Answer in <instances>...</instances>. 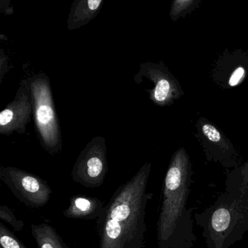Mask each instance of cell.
Wrapping results in <instances>:
<instances>
[{
	"instance_id": "cell-1",
	"label": "cell",
	"mask_w": 248,
	"mask_h": 248,
	"mask_svg": "<svg viewBox=\"0 0 248 248\" xmlns=\"http://www.w3.org/2000/svg\"><path fill=\"white\" fill-rule=\"evenodd\" d=\"M151 165L147 163L119 186L97 219L99 248H144L147 233V183Z\"/></svg>"
},
{
	"instance_id": "cell-2",
	"label": "cell",
	"mask_w": 248,
	"mask_h": 248,
	"mask_svg": "<svg viewBox=\"0 0 248 248\" xmlns=\"http://www.w3.org/2000/svg\"><path fill=\"white\" fill-rule=\"evenodd\" d=\"M189 157L183 149L170 162L165 179L163 203L157 224L159 248H192L197 242L193 209H187L190 179Z\"/></svg>"
},
{
	"instance_id": "cell-3",
	"label": "cell",
	"mask_w": 248,
	"mask_h": 248,
	"mask_svg": "<svg viewBox=\"0 0 248 248\" xmlns=\"http://www.w3.org/2000/svg\"><path fill=\"white\" fill-rule=\"evenodd\" d=\"M202 229L207 248H230L248 231V217L230 195L220 197L210 208L195 215Z\"/></svg>"
},
{
	"instance_id": "cell-4",
	"label": "cell",
	"mask_w": 248,
	"mask_h": 248,
	"mask_svg": "<svg viewBox=\"0 0 248 248\" xmlns=\"http://www.w3.org/2000/svg\"><path fill=\"white\" fill-rule=\"evenodd\" d=\"M35 126L42 147L51 155L62 150V137L49 77L38 73L30 77Z\"/></svg>"
},
{
	"instance_id": "cell-5",
	"label": "cell",
	"mask_w": 248,
	"mask_h": 248,
	"mask_svg": "<svg viewBox=\"0 0 248 248\" xmlns=\"http://www.w3.org/2000/svg\"><path fill=\"white\" fill-rule=\"evenodd\" d=\"M0 179L19 201L29 208L45 206L52 193L46 181L13 166H1Z\"/></svg>"
},
{
	"instance_id": "cell-6",
	"label": "cell",
	"mask_w": 248,
	"mask_h": 248,
	"mask_svg": "<svg viewBox=\"0 0 248 248\" xmlns=\"http://www.w3.org/2000/svg\"><path fill=\"white\" fill-rule=\"evenodd\" d=\"M106 139L93 137L82 150L71 170L76 183L87 188H98L104 182L108 168Z\"/></svg>"
},
{
	"instance_id": "cell-7",
	"label": "cell",
	"mask_w": 248,
	"mask_h": 248,
	"mask_svg": "<svg viewBox=\"0 0 248 248\" xmlns=\"http://www.w3.org/2000/svg\"><path fill=\"white\" fill-rule=\"evenodd\" d=\"M33 114L30 77L21 80L14 99L0 113V134L9 136L13 133L23 134Z\"/></svg>"
},
{
	"instance_id": "cell-8",
	"label": "cell",
	"mask_w": 248,
	"mask_h": 248,
	"mask_svg": "<svg viewBox=\"0 0 248 248\" xmlns=\"http://www.w3.org/2000/svg\"><path fill=\"white\" fill-rule=\"evenodd\" d=\"M144 78L154 84V87L147 91L149 93L150 100L157 106H168L177 98L178 84L162 62L141 64L139 71L134 76V81L138 83Z\"/></svg>"
},
{
	"instance_id": "cell-9",
	"label": "cell",
	"mask_w": 248,
	"mask_h": 248,
	"mask_svg": "<svg viewBox=\"0 0 248 248\" xmlns=\"http://www.w3.org/2000/svg\"><path fill=\"white\" fill-rule=\"evenodd\" d=\"M104 206L99 198L75 195L70 199L69 205L63 214L71 219L97 220Z\"/></svg>"
},
{
	"instance_id": "cell-10",
	"label": "cell",
	"mask_w": 248,
	"mask_h": 248,
	"mask_svg": "<svg viewBox=\"0 0 248 248\" xmlns=\"http://www.w3.org/2000/svg\"><path fill=\"white\" fill-rule=\"evenodd\" d=\"M103 0H74L68 15V30L80 29L97 16Z\"/></svg>"
},
{
	"instance_id": "cell-11",
	"label": "cell",
	"mask_w": 248,
	"mask_h": 248,
	"mask_svg": "<svg viewBox=\"0 0 248 248\" xmlns=\"http://www.w3.org/2000/svg\"><path fill=\"white\" fill-rule=\"evenodd\" d=\"M31 230L38 248H70L55 229L47 223L32 224Z\"/></svg>"
},
{
	"instance_id": "cell-12",
	"label": "cell",
	"mask_w": 248,
	"mask_h": 248,
	"mask_svg": "<svg viewBox=\"0 0 248 248\" xmlns=\"http://www.w3.org/2000/svg\"><path fill=\"white\" fill-rule=\"evenodd\" d=\"M201 0H173L170 11V17L173 21L186 15L195 8Z\"/></svg>"
},
{
	"instance_id": "cell-13",
	"label": "cell",
	"mask_w": 248,
	"mask_h": 248,
	"mask_svg": "<svg viewBox=\"0 0 248 248\" xmlns=\"http://www.w3.org/2000/svg\"><path fill=\"white\" fill-rule=\"evenodd\" d=\"M1 248H27L3 223H0Z\"/></svg>"
},
{
	"instance_id": "cell-14",
	"label": "cell",
	"mask_w": 248,
	"mask_h": 248,
	"mask_svg": "<svg viewBox=\"0 0 248 248\" xmlns=\"http://www.w3.org/2000/svg\"><path fill=\"white\" fill-rule=\"evenodd\" d=\"M0 218L7 223L16 232H21L24 227V221L17 219L14 213L7 205L0 206Z\"/></svg>"
},
{
	"instance_id": "cell-15",
	"label": "cell",
	"mask_w": 248,
	"mask_h": 248,
	"mask_svg": "<svg viewBox=\"0 0 248 248\" xmlns=\"http://www.w3.org/2000/svg\"><path fill=\"white\" fill-rule=\"evenodd\" d=\"M202 131L204 135L212 142L219 143L222 141L221 133L214 125L209 124H204L202 127Z\"/></svg>"
},
{
	"instance_id": "cell-16",
	"label": "cell",
	"mask_w": 248,
	"mask_h": 248,
	"mask_svg": "<svg viewBox=\"0 0 248 248\" xmlns=\"http://www.w3.org/2000/svg\"><path fill=\"white\" fill-rule=\"evenodd\" d=\"M10 65H9V60L3 49L0 50V84L2 83L3 79L6 74L10 71Z\"/></svg>"
},
{
	"instance_id": "cell-17",
	"label": "cell",
	"mask_w": 248,
	"mask_h": 248,
	"mask_svg": "<svg viewBox=\"0 0 248 248\" xmlns=\"http://www.w3.org/2000/svg\"><path fill=\"white\" fill-rule=\"evenodd\" d=\"M245 75H246V70L243 67H239L231 74L229 84L231 87L238 85L243 81Z\"/></svg>"
},
{
	"instance_id": "cell-18",
	"label": "cell",
	"mask_w": 248,
	"mask_h": 248,
	"mask_svg": "<svg viewBox=\"0 0 248 248\" xmlns=\"http://www.w3.org/2000/svg\"><path fill=\"white\" fill-rule=\"evenodd\" d=\"M0 7L1 13L7 16L13 14V7L11 4V0H0Z\"/></svg>"
}]
</instances>
